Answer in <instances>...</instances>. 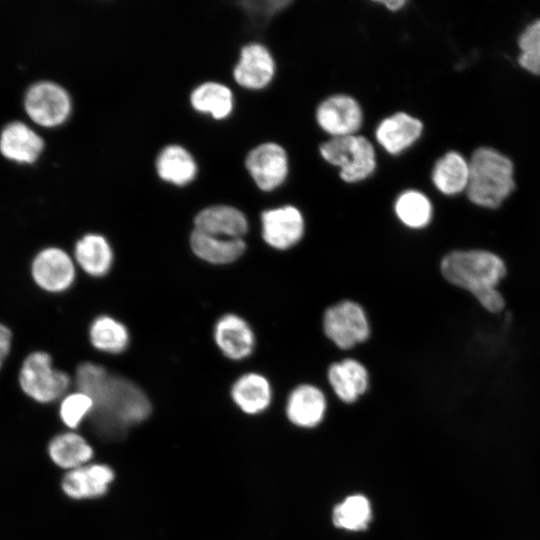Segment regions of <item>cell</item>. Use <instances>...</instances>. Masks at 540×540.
<instances>
[{
	"mask_svg": "<svg viewBox=\"0 0 540 540\" xmlns=\"http://www.w3.org/2000/svg\"><path fill=\"white\" fill-rule=\"evenodd\" d=\"M93 409V400L87 394L77 391L65 395L59 406V416L69 429L79 427L85 417H89Z\"/></svg>",
	"mask_w": 540,
	"mask_h": 540,
	"instance_id": "cell-31",
	"label": "cell"
},
{
	"mask_svg": "<svg viewBox=\"0 0 540 540\" xmlns=\"http://www.w3.org/2000/svg\"><path fill=\"white\" fill-rule=\"evenodd\" d=\"M326 407L323 392L315 385L304 383L290 392L286 403V414L293 424L311 428L323 420Z\"/></svg>",
	"mask_w": 540,
	"mask_h": 540,
	"instance_id": "cell-18",
	"label": "cell"
},
{
	"mask_svg": "<svg viewBox=\"0 0 540 540\" xmlns=\"http://www.w3.org/2000/svg\"><path fill=\"white\" fill-rule=\"evenodd\" d=\"M91 344L98 350L118 354L129 344V333L125 325L110 316H99L89 328Z\"/></svg>",
	"mask_w": 540,
	"mask_h": 540,
	"instance_id": "cell-28",
	"label": "cell"
},
{
	"mask_svg": "<svg viewBox=\"0 0 540 540\" xmlns=\"http://www.w3.org/2000/svg\"><path fill=\"white\" fill-rule=\"evenodd\" d=\"M246 215L230 205H212L199 211L194 218V230L230 239H242L248 232Z\"/></svg>",
	"mask_w": 540,
	"mask_h": 540,
	"instance_id": "cell-15",
	"label": "cell"
},
{
	"mask_svg": "<svg viewBox=\"0 0 540 540\" xmlns=\"http://www.w3.org/2000/svg\"><path fill=\"white\" fill-rule=\"evenodd\" d=\"M518 44L520 66L532 74L540 75V19L526 27Z\"/></svg>",
	"mask_w": 540,
	"mask_h": 540,
	"instance_id": "cell-30",
	"label": "cell"
},
{
	"mask_svg": "<svg viewBox=\"0 0 540 540\" xmlns=\"http://www.w3.org/2000/svg\"><path fill=\"white\" fill-rule=\"evenodd\" d=\"M4 361H5L4 359H1V358H0V372H1V370H2Z\"/></svg>",
	"mask_w": 540,
	"mask_h": 540,
	"instance_id": "cell-35",
	"label": "cell"
},
{
	"mask_svg": "<svg viewBox=\"0 0 540 540\" xmlns=\"http://www.w3.org/2000/svg\"><path fill=\"white\" fill-rule=\"evenodd\" d=\"M31 275L39 288L50 293H60L73 284L75 265L63 249L47 247L34 256Z\"/></svg>",
	"mask_w": 540,
	"mask_h": 540,
	"instance_id": "cell-12",
	"label": "cell"
},
{
	"mask_svg": "<svg viewBox=\"0 0 540 540\" xmlns=\"http://www.w3.org/2000/svg\"><path fill=\"white\" fill-rule=\"evenodd\" d=\"M190 246L200 259L212 264H228L243 255L246 244L243 239H230L193 230Z\"/></svg>",
	"mask_w": 540,
	"mask_h": 540,
	"instance_id": "cell-23",
	"label": "cell"
},
{
	"mask_svg": "<svg viewBox=\"0 0 540 540\" xmlns=\"http://www.w3.org/2000/svg\"><path fill=\"white\" fill-rule=\"evenodd\" d=\"M372 511L368 499L360 494L348 496L334 507L333 523L335 526L349 531L367 528L371 521Z\"/></svg>",
	"mask_w": 540,
	"mask_h": 540,
	"instance_id": "cell-29",
	"label": "cell"
},
{
	"mask_svg": "<svg viewBox=\"0 0 540 540\" xmlns=\"http://www.w3.org/2000/svg\"><path fill=\"white\" fill-rule=\"evenodd\" d=\"M393 210L398 221L413 230L425 228L433 216L428 196L417 189H405L394 200Z\"/></svg>",
	"mask_w": 540,
	"mask_h": 540,
	"instance_id": "cell-27",
	"label": "cell"
},
{
	"mask_svg": "<svg viewBox=\"0 0 540 540\" xmlns=\"http://www.w3.org/2000/svg\"><path fill=\"white\" fill-rule=\"evenodd\" d=\"M74 257L82 270L93 277L106 275L113 263L109 242L96 233H88L76 242Z\"/></svg>",
	"mask_w": 540,
	"mask_h": 540,
	"instance_id": "cell-24",
	"label": "cell"
},
{
	"mask_svg": "<svg viewBox=\"0 0 540 540\" xmlns=\"http://www.w3.org/2000/svg\"><path fill=\"white\" fill-rule=\"evenodd\" d=\"M75 381L78 391L93 400L89 420L92 430L104 440L123 439L130 426L141 423L151 413V403L139 386L101 365L80 364Z\"/></svg>",
	"mask_w": 540,
	"mask_h": 540,
	"instance_id": "cell-1",
	"label": "cell"
},
{
	"mask_svg": "<svg viewBox=\"0 0 540 540\" xmlns=\"http://www.w3.org/2000/svg\"><path fill=\"white\" fill-rule=\"evenodd\" d=\"M260 221L264 242L276 250L284 251L294 247L305 233L304 215L292 204L264 210Z\"/></svg>",
	"mask_w": 540,
	"mask_h": 540,
	"instance_id": "cell-10",
	"label": "cell"
},
{
	"mask_svg": "<svg viewBox=\"0 0 540 540\" xmlns=\"http://www.w3.org/2000/svg\"><path fill=\"white\" fill-rule=\"evenodd\" d=\"M114 477L108 465L88 463L67 471L61 480V489L74 500L92 499L106 494Z\"/></svg>",
	"mask_w": 540,
	"mask_h": 540,
	"instance_id": "cell-14",
	"label": "cell"
},
{
	"mask_svg": "<svg viewBox=\"0 0 540 540\" xmlns=\"http://www.w3.org/2000/svg\"><path fill=\"white\" fill-rule=\"evenodd\" d=\"M468 163L466 191L474 204L496 208L514 190L513 164L496 150L481 147L473 153Z\"/></svg>",
	"mask_w": 540,
	"mask_h": 540,
	"instance_id": "cell-2",
	"label": "cell"
},
{
	"mask_svg": "<svg viewBox=\"0 0 540 540\" xmlns=\"http://www.w3.org/2000/svg\"><path fill=\"white\" fill-rule=\"evenodd\" d=\"M24 108L29 118L46 128L62 125L72 111L69 93L59 84L40 81L29 87L24 97Z\"/></svg>",
	"mask_w": 540,
	"mask_h": 540,
	"instance_id": "cell-8",
	"label": "cell"
},
{
	"mask_svg": "<svg viewBox=\"0 0 540 540\" xmlns=\"http://www.w3.org/2000/svg\"><path fill=\"white\" fill-rule=\"evenodd\" d=\"M315 121L329 138L356 135L363 126L364 111L352 95L335 93L318 103Z\"/></svg>",
	"mask_w": 540,
	"mask_h": 540,
	"instance_id": "cell-9",
	"label": "cell"
},
{
	"mask_svg": "<svg viewBox=\"0 0 540 540\" xmlns=\"http://www.w3.org/2000/svg\"><path fill=\"white\" fill-rule=\"evenodd\" d=\"M12 331L8 326L0 322V358L6 359L12 347Z\"/></svg>",
	"mask_w": 540,
	"mask_h": 540,
	"instance_id": "cell-33",
	"label": "cell"
},
{
	"mask_svg": "<svg viewBox=\"0 0 540 540\" xmlns=\"http://www.w3.org/2000/svg\"><path fill=\"white\" fill-rule=\"evenodd\" d=\"M18 381L21 391L39 404L63 398L71 383L69 375L56 369L45 351H33L24 358Z\"/></svg>",
	"mask_w": 540,
	"mask_h": 540,
	"instance_id": "cell-5",
	"label": "cell"
},
{
	"mask_svg": "<svg viewBox=\"0 0 540 540\" xmlns=\"http://www.w3.org/2000/svg\"><path fill=\"white\" fill-rule=\"evenodd\" d=\"M245 168L256 187L272 192L283 186L290 173L287 150L274 141L262 142L253 147L245 157Z\"/></svg>",
	"mask_w": 540,
	"mask_h": 540,
	"instance_id": "cell-7",
	"label": "cell"
},
{
	"mask_svg": "<svg viewBox=\"0 0 540 540\" xmlns=\"http://www.w3.org/2000/svg\"><path fill=\"white\" fill-rule=\"evenodd\" d=\"M373 3L382 6L389 12L397 13L403 10L408 2L406 0H377Z\"/></svg>",
	"mask_w": 540,
	"mask_h": 540,
	"instance_id": "cell-34",
	"label": "cell"
},
{
	"mask_svg": "<svg viewBox=\"0 0 540 540\" xmlns=\"http://www.w3.org/2000/svg\"><path fill=\"white\" fill-rule=\"evenodd\" d=\"M276 71V61L269 48L260 42H250L241 48L232 75L240 87L260 91L273 82Z\"/></svg>",
	"mask_w": 540,
	"mask_h": 540,
	"instance_id": "cell-11",
	"label": "cell"
},
{
	"mask_svg": "<svg viewBox=\"0 0 540 540\" xmlns=\"http://www.w3.org/2000/svg\"><path fill=\"white\" fill-rule=\"evenodd\" d=\"M422 121L405 111L394 112L379 121L374 130L376 144L391 156L409 150L421 138Z\"/></svg>",
	"mask_w": 540,
	"mask_h": 540,
	"instance_id": "cell-13",
	"label": "cell"
},
{
	"mask_svg": "<svg viewBox=\"0 0 540 540\" xmlns=\"http://www.w3.org/2000/svg\"><path fill=\"white\" fill-rule=\"evenodd\" d=\"M155 167L160 179L176 186L191 183L198 171L192 154L177 144L167 145L159 152Z\"/></svg>",
	"mask_w": 540,
	"mask_h": 540,
	"instance_id": "cell-20",
	"label": "cell"
},
{
	"mask_svg": "<svg viewBox=\"0 0 540 540\" xmlns=\"http://www.w3.org/2000/svg\"><path fill=\"white\" fill-rule=\"evenodd\" d=\"M322 324L327 338L343 350L365 342L371 333L364 308L352 300H343L328 307Z\"/></svg>",
	"mask_w": 540,
	"mask_h": 540,
	"instance_id": "cell-6",
	"label": "cell"
},
{
	"mask_svg": "<svg viewBox=\"0 0 540 540\" xmlns=\"http://www.w3.org/2000/svg\"><path fill=\"white\" fill-rule=\"evenodd\" d=\"M231 397L244 413L259 414L270 405L272 399L270 382L260 373L243 374L232 385Z\"/></svg>",
	"mask_w": 540,
	"mask_h": 540,
	"instance_id": "cell-22",
	"label": "cell"
},
{
	"mask_svg": "<svg viewBox=\"0 0 540 540\" xmlns=\"http://www.w3.org/2000/svg\"><path fill=\"white\" fill-rule=\"evenodd\" d=\"M319 154L347 184L363 182L377 169L375 145L361 134L328 138L319 145Z\"/></svg>",
	"mask_w": 540,
	"mask_h": 540,
	"instance_id": "cell-4",
	"label": "cell"
},
{
	"mask_svg": "<svg viewBox=\"0 0 540 540\" xmlns=\"http://www.w3.org/2000/svg\"><path fill=\"white\" fill-rule=\"evenodd\" d=\"M214 340L220 351L231 360L249 357L255 347V335L245 319L225 314L215 324Z\"/></svg>",
	"mask_w": 540,
	"mask_h": 540,
	"instance_id": "cell-16",
	"label": "cell"
},
{
	"mask_svg": "<svg viewBox=\"0 0 540 540\" xmlns=\"http://www.w3.org/2000/svg\"><path fill=\"white\" fill-rule=\"evenodd\" d=\"M432 183L444 195H455L466 190L469 180V163L455 151L440 157L431 173Z\"/></svg>",
	"mask_w": 540,
	"mask_h": 540,
	"instance_id": "cell-26",
	"label": "cell"
},
{
	"mask_svg": "<svg viewBox=\"0 0 540 540\" xmlns=\"http://www.w3.org/2000/svg\"><path fill=\"white\" fill-rule=\"evenodd\" d=\"M190 104L199 113L207 114L215 120H223L229 117L234 109V95L228 86L207 81L193 89Z\"/></svg>",
	"mask_w": 540,
	"mask_h": 540,
	"instance_id": "cell-25",
	"label": "cell"
},
{
	"mask_svg": "<svg viewBox=\"0 0 540 540\" xmlns=\"http://www.w3.org/2000/svg\"><path fill=\"white\" fill-rule=\"evenodd\" d=\"M47 455L54 465L70 471L88 464L93 457V449L81 435L66 431L49 440Z\"/></svg>",
	"mask_w": 540,
	"mask_h": 540,
	"instance_id": "cell-21",
	"label": "cell"
},
{
	"mask_svg": "<svg viewBox=\"0 0 540 540\" xmlns=\"http://www.w3.org/2000/svg\"><path fill=\"white\" fill-rule=\"evenodd\" d=\"M327 378L336 396L345 403L358 400L369 386L367 368L353 358L332 363L328 368Z\"/></svg>",
	"mask_w": 540,
	"mask_h": 540,
	"instance_id": "cell-19",
	"label": "cell"
},
{
	"mask_svg": "<svg viewBox=\"0 0 540 540\" xmlns=\"http://www.w3.org/2000/svg\"><path fill=\"white\" fill-rule=\"evenodd\" d=\"M43 149V139L23 122H11L1 131L0 152L11 161L25 164L34 163Z\"/></svg>",
	"mask_w": 540,
	"mask_h": 540,
	"instance_id": "cell-17",
	"label": "cell"
},
{
	"mask_svg": "<svg viewBox=\"0 0 540 540\" xmlns=\"http://www.w3.org/2000/svg\"><path fill=\"white\" fill-rule=\"evenodd\" d=\"M242 9L257 23L265 24L292 5L290 0L242 1Z\"/></svg>",
	"mask_w": 540,
	"mask_h": 540,
	"instance_id": "cell-32",
	"label": "cell"
},
{
	"mask_svg": "<svg viewBox=\"0 0 540 540\" xmlns=\"http://www.w3.org/2000/svg\"><path fill=\"white\" fill-rule=\"evenodd\" d=\"M443 277L471 292L475 298L494 289L506 273L504 262L483 250L453 251L441 261Z\"/></svg>",
	"mask_w": 540,
	"mask_h": 540,
	"instance_id": "cell-3",
	"label": "cell"
}]
</instances>
